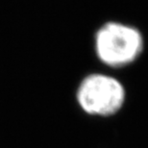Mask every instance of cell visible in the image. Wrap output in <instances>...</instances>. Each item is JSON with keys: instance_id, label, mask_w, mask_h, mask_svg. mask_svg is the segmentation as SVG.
<instances>
[{"instance_id": "6da1fadb", "label": "cell", "mask_w": 148, "mask_h": 148, "mask_svg": "<svg viewBox=\"0 0 148 148\" xmlns=\"http://www.w3.org/2000/svg\"><path fill=\"white\" fill-rule=\"evenodd\" d=\"M144 48L140 29L127 23L108 21L94 35V52L100 63L111 69H122L135 63Z\"/></svg>"}, {"instance_id": "7a4b0ae2", "label": "cell", "mask_w": 148, "mask_h": 148, "mask_svg": "<svg viewBox=\"0 0 148 148\" xmlns=\"http://www.w3.org/2000/svg\"><path fill=\"white\" fill-rule=\"evenodd\" d=\"M79 108L88 115L108 117L117 114L126 101V90L115 77L91 73L79 83L75 93Z\"/></svg>"}]
</instances>
